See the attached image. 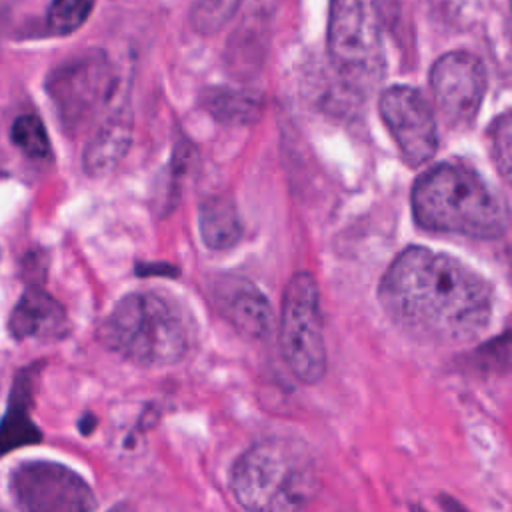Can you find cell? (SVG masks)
Returning <instances> with one entry per match:
<instances>
[{
  "label": "cell",
  "mask_w": 512,
  "mask_h": 512,
  "mask_svg": "<svg viewBox=\"0 0 512 512\" xmlns=\"http://www.w3.org/2000/svg\"><path fill=\"white\" fill-rule=\"evenodd\" d=\"M486 82V68L472 52H446L432 64V98L448 126H472L486 94Z\"/></svg>",
  "instance_id": "obj_9"
},
{
  "label": "cell",
  "mask_w": 512,
  "mask_h": 512,
  "mask_svg": "<svg viewBox=\"0 0 512 512\" xmlns=\"http://www.w3.org/2000/svg\"><path fill=\"white\" fill-rule=\"evenodd\" d=\"M412 214L420 228L478 240L500 238L506 210L498 194L470 166L442 162L426 170L412 186Z\"/></svg>",
  "instance_id": "obj_2"
},
{
  "label": "cell",
  "mask_w": 512,
  "mask_h": 512,
  "mask_svg": "<svg viewBox=\"0 0 512 512\" xmlns=\"http://www.w3.org/2000/svg\"><path fill=\"white\" fill-rule=\"evenodd\" d=\"M242 0H194L190 24L198 34H216L236 14Z\"/></svg>",
  "instance_id": "obj_18"
},
{
  "label": "cell",
  "mask_w": 512,
  "mask_h": 512,
  "mask_svg": "<svg viewBox=\"0 0 512 512\" xmlns=\"http://www.w3.org/2000/svg\"><path fill=\"white\" fill-rule=\"evenodd\" d=\"M98 338L138 366L160 368L186 356L192 324L172 298L158 292H130L102 320Z\"/></svg>",
  "instance_id": "obj_3"
},
{
  "label": "cell",
  "mask_w": 512,
  "mask_h": 512,
  "mask_svg": "<svg viewBox=\"0 0 512 512\" xmlns=\"http://www.w3.org/2000/svg\"><path fill=\"white\" fill-rule=\"evenodd\" d=\"M202 106L208 114L226 126H246L256 122L262 112V98L256 92L228 86L204 90Z\"/></svg>",
  "instance_id": "obj_16"
},
{
  "label": "cell",
  "mask_w": 512,
  "mask_h": 512,
  "mask_svg": "<svg viewBox=\"0 0 512 512\" xmlns=\"http://www.w3.org/2000/svg\"><path fill=\"white\" fill-rule=\"evenodd\" d=\"M198 228L204 244L212 250L232 248L242 234V224L234 202L228 196H210L200 204Z\"/></svg>",
  "instance_id": "obj_15"
},
{
  "label": "cell",
  "mask_w": 512,
  "mask_h": 512,
  "mask_svg": "<svg viewBox=\"0 0 512 512\" xmlns=\"http://www.w3.org/2000/svg\"><path fill=\"white\" fill-rule=\"evenodd\" d=\"M280 348L290 372L302 384H316L326 372L320 292L316 278L302 270L286 284L280 314Z\"/></svg>",
  "instance_id": "obj_6"
},
{
  "label": "cell",
  "mask_w": 512,
  "mask_h": 512,
  "mask_svg": "<svg viewBox=\"0 0 512 512\" xmlns=\"http://www.w3.org/2000/svg\"><path fill=\"white\" fill-rule=\"evenodd\" d=\"M36 370L26 368L14 380L4 418L0 420V456L26 444L42 440L40 428L30 418L32 408V382Z\"/></svg>",
  "instance_id": "obj_14"
},
{
  "label": "cell",
  "mask_w": 512,
  "mask_h": 512,
  "mask_svg": "<svg viewBox=\"0 0 512 512\" xmlns=\"http://www.w3.org/2000/svg\"><path fill=\"white\" fill-rule=\"evenodd\" d=\"M378 298L400 330L438 346L472 342L488 328L494 312V292L482 274L426 246H408L392 260Z\"/></svg>",
  "instance_id": "obj_1"
},
{
  "label": "cell",
  "mask_w": 512,
  "mask_h": 512,
  "mask_svg": "<svg viewBox=\"0 0 512 512\" xmlns=\"http://www.w3.org/2000/svg\"><path fill=\"white\" fill-rule=\"evenodd\" d=\"M222 312L228 322L246 338L262 340L272 330V308L268 298L248 280H236L226 286L222 296Z\"/></svg>",
  "instance_id": "obj_13"
},
{
  "label": "cell",
  "mask_w": 512,
  "mask_h": 512,
  "mask_svg": "<svg viewBox=\"0 0 512 512\" xmlns=\"http://www.w3.org/2000/svg\"><path fill=\"white\" fill-rule=\"evenodd\" d=\"M132 144V116L130 110L118 108L92 134L84 148V170L90 176H104L112 172L126 156Z\"/></svg>",
  "instance_id": "obj_12"
},
{
  "label": "cell",
  "mask_w": 512,
  "mask_h": 512,
  "mask_svg": "<svg viewBox=\"0 0 512 512\" xmlns=\"http://www.w3.org/2000/svg\"><path fill=\"white\" fill-rule=\"evenodd\" d=\"M230 490L246 510H302L318 492V476L304 448L290 440L268 438L236 460Z\"/></svg>",
  "instance_id": "obj_4"
},
{
  "label": "cell",
  "mask_w": 512,
  "mask_h": 512,
  "mask_svg": "<svg viewBox=\"0 0 512 512\" xmlns=\"http://www.w3.org/2000/svg\"><path fill=\"white\" fill-rule=\"evenodd\" d=\"M510 114L504 112L490 128V152L502 178L510 176Z\"/></svg>",
  "instance_id": "obj_20"
},
{
  "label": "cell",
  "mask_w": 512,
  "mask_h": 512,
  "mask_svg": "<svg viewBox=\"0 0 512 512\" xmlns=\"http://www.w3.org/2000/svg\"><path fill=\"white\" fill-rule=\"evenodd\" d=\"M10 492L22 510L30 512H86L96 498L86 480L72 468L50 462H22L12 470Z\"/></svg>",
  "instance_id": "obj_8"
},
{
  "label": "cell",
  "mask_w": 512,
  "mask_h": 512,
  "mask_svg": "<svg viewBox=\"0 0 512 512\" xmlns=\"http://www.w3.org/2000/svg\"><path fill=\"white\" fill-rule=\"evenodd\" d=\"M10 138L32 160H46L50 156V140L36 114L18 116L12 124Z\"/></svg>",
  "instance_id": "obj_17"
},
{
  "label": "cell",
  "mask_w": 512,
  "mask_h": 512,
  "mask_svg": "<svg viewBox=\"0 0 512 512\" xmlns=\"http://www.w3.org/2000/svg\"><path fill=\"white\" fill-rule=\"evenodd\" d=\"M378 108L382 122L408 166L416 168L434 158L438 150L436 118L420 90L394 84L382 92Z\"/></svg>",
  "instance_id": "obj_10"
},
{
  "label": "cell",
  "mask_w": 512,
  "mask_h": 512,
  "mask_svg": "<svg viewBox=\"0 0 512 512\" xmlns=\"http://www.w3.org/2000/svg\"><path fill=\"white\" fill-rule=\"evenodd\" d=\"M94 0H52L46 12V24L52 34H70L90 16Z\"/></svg>",
  "instance_id": "obj_19"
},
{
  "label": "cell",
  "mask_w": 512,
  "mask_h": 512,
  "mask_svg": "<svg viewBox=\"0 0 512 512\" xmlns=\"http://www.w3.org/2000/svg\"><path fill=\"white\" fill-rule=\"evenodd\" d=\"M8 328L14 338H58L68 320L62 304L42 288H28L16 302Z\"/></svg>",
  "instance_id": "obj_11"
},
{
  "label": "cell",
  "mask_w": 512,
  "mask_h": 512,
  "mask_svg": "<svg viewBox=\"0 0 512 512\" xmlns=\"http://www.w3.org/2000/svg\"><path fill=\"white\" fill-rule=\"evenodd\" d=\"M326 46L332 66L352 90L374 88L384 74L378 0H330Z\"/></svg>",
  "instance_id": "obj_5"
},
{
  "label": "cell",
  "mask_w": 512,
  "mask_h": 512,
  "mask_svg": "<svg viewBox=\"0 0 512 512\" xmlns=\"http://www.w3.org/2000/svg\"><path fill=\"white\" fill-rule=\"evenodd\" d=\"M114 70L102 52L66 62L48 80V92L66 130H82L114 92Z\"/></svg>",
  "instance_id": "obj_7"
}]
</instances>
